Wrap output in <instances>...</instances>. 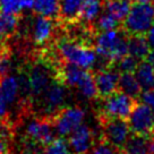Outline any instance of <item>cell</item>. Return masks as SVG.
Segmentation results:
<instances>
[{"label": "cell", "instance_id": "cell-10", "mask_svg": "<svg viewBox=\"0 0 154 154\" xmlns=\"http://www.w3.org/2000/svg\"><path fill=\"white\" fill-rule=\"evenodd\" d=\"M54 126L53 121L49 119H33L27 124L25 128V134L27 140L33 144L47 146L54 140Z\"/></svg>", "mask_w": 154, "mask_h": 154}, {"label": "cell", "instance_id": "cell-30", "mask_svg": "<svg viewBox=\"0 0 154 154\" xmlns=\"http://www.w3.org/2000/svg\"><path fill=\"white\" fill-rule=\"evenodd\" d=\"M149 154H154V134L149 137Z\"/></svg>", "mask_w": 154, "mask_h": 154}, {"label": "cell", "instance_id": "cell-23", "mask_svg": "<svg viewBox=\"0 0 154 154\" xmlns=\"http://www.w3.org/2000/svg\"><path fill=\"white\" fill-rule=\"evenodd\" d=\"M95 26L100 32L109 31V29H116L121 27V22H119L111 14L103 10L100 14V16L97 17V19L95 20Z\"/></svg>", "mask_w": 154, "mask_h": 154}, {"label": "cell", "instance_id": "cell-21", "mask_svg": "<svg viewBox=\"0 0 154 154\" xmlns=\"http://www.w3.org/2000/svg\"><path fill=\"white\" fill-rule=\"evenodd\" d=\"M76 88L82 94L83 97L87 100H94L97 99V90H96L95 79L92 72L86 70L82 79L76 85Z\"/></svg>", "mask_w": 154, "mask_h": 154}, {"label": "cell", "instance_id": "cell-16", "mask_svg": "<svg viewBox=\"0 0 154 154\" xmlns=\"http://www.w3.org/2000/svg\"><path fill=\"white\" fill-rule=\"evenodd\" d=\"M103 7L104 0H84L79 23H84L86 25L95 23L97 17L103 11Z\"/></svg>", "mask_w": 154, "mask_h": 154}, {"label": "cell", "instance_id": "cell-36", "mask_svg": "<svg viewBox=\"0 0 154 154\" xmlns=\"http://www.w3.org/2000/svg\"><path fill=\"white\" fill-rule=\"evenodd\" d=\"M131 1H133V2H134V0H131Z\"/></svg>", "mask_w": 154, "mask_h": 154}, {"label": "cell", "instance_id": "cell-34", "mask_svg": "<svg viewBox=\"0 0 154 154\" xmlns=\"http://www.w3.org/2000/svg\"><path fill=\"white\" fill-rule=\"evenodd\" d=\"M5 42H7V41H5V40H2V38H1V36H0V47H1V45H2L4 43H5Z\"/></svg>", "mask_w": 154, "mask_h": 154}, {"label": "cell", "instance_id": "cell-26", "mask_svg": "<svg viewBox=\"0 0 154 154\" xmlns=\"http://www.w3.org/2000/svg\"><path fill=\"white\" fill-rule=\"evenodd\" d=\"M140 61L137 60L130 54H127L124 58H121L118 63H116V67L119 72H134Z\"/></svg>", "mask_w": 154, "mask_h": 154}, {"label": "cell", "instance_id": "cell-35", "mask_svg": "<svg viewBox=\"0 0 154 154\" xmlns=\"http://www.w3.org/2000/svg\"><path fill=\"white\" fill-rule=\"evenodd\" d=\"M152 6L154 7V0H152Z\"/></svg>", "mask_w": 154, "mask_h": 154}, {"label": "cell", "instance_id": "cell-28", "mask_svg": "<svg viewBox=\"0 0 154 154\" xmlns=\"http://www.w3.org/2000/svg\"><path fill=\"white\" fill-rule=\"evenodd\" d=\"M140 99L143 103H145L146 106H149L154 111V88L146 90L143 93H140Z\"/></svg>", "mask_w": 154, "mask_h": 154}, {"label": "cell", "instance_id": "cell-2", "mask_svg": "<svg viewBox=\"0 0 154 154\" xmlns=\"http://www.w3.org/2000/svg\"><path fill=\"white\" fill-rule=\"evenodd\" d=\"M94 49L102 63L111 67L128 54V34L120 27L102 31L96 34Z\"/></svg>", "mask_w": 154, "mask_h": 154}, {"label": "cell", "instance_id": "cell-31", "mask_svg": "<svg viewBox=\"0 0 154 154\" xmlns=\"http://www.w3.org/2000/svg\"><path fill=\"white\" fill-rule=\"evenodd\" d=\"M145 60L149 61L152 66H154V49H151V50H149V54H147V57H146Z\"/></svg>", "mask_w": 154, "mask_h": 154}, {"label": "cell", "instance_id": "cell-24", "mask_svg": "<svg viewBox=\"0 0 154 154\" xmlns=\"http://www.w3.org/2000/svg\"><path fill=\"white\" fill-rule=\"evenodd\" d=\"M72 149L69 147L68 140L63 137H59L53 140L47 146H44L43 154H70Z\"/></svg>", "mask_w": 154, "mask_h": 154}, {"label": "cell", "instance_id": "cell-15", "mask_svg": "<svg viewBox=\"0 0 154 154\" xmlns=\"http://www.w3.org/2000/svg\"><path fill=\"white\" fill-rule=\"evenodd\" d=\"M151 47L145 35H128V54L137 60H145Z\"/></svg>", "mask_w": 154, "mask_h": 154}, {"label": "cell", "instance_id": "cell-18", "mask_svg": "<svg viewBox=\"0 0 154 154\" xmlns=\"http://www.w3.org/2000/svg\"><path fill=\"white\" fill-rule=\"evenodd\" d=\"M134 74L142 87V91L154 88V66H152L149 61L142 60Z\"/></svg>", "mask_w": 154, "mask_h": 154}, {"label": "cell", "instance_id": "cell-1", "mask_svg": "<svg viewBox=\"0 0 154 154\" xmlns=\"http://www.w3.org/2000/svg\"><path fill=\"white\" fill-rule=\"evenodd\" d=\"M53 45L60 58L67 63H74L87 70L94 68L97 63V53L94 47L82 40L63 35L61 31Z\"/></svg>", "mask_w": 154, "mask_h": 154}, {"label": "cell", "instance_id": "cell-33", "mask_svg": "<svg viewBox=\"0 0 154 154\" xmlns=\"http://www.w3.org/2000/svg\"><path fill=\"white\" fill-rule=\"evenodd\" d=\"M134 2H138V4H152V0H134Z\"/></svg>", "mask_w": 154, "mask_h": 154}, {"label": "cell", "instance_id": "cell-3", "mask_svg": "<svg viewBox=\"0 0 154 154\" xmlns=\"http://www.w3.org/2000/svg\"><path fill=\"white\" fill-rule=\"evenodd\" d=\"M60 31L61 26L57 18L34 13L29 26V40L34 47L38 48V50L49 48L54 43Z\"/></svg>", "mask_w": 154, "mask_h": 154}, {"label": "cell", "instance_id": "cell-14", "mask_svg": "<svg viewBox=\"0 0 154 154\" xmlns=\"http://www.w3.org/2000/svg\"><path fill=\"white\" fill-rule=\"evenodd\" d=\"M23 14H8L0 11V36L2 40L8 41L16 36L20 27Z\"/></svg>", "mask_w": 154, "mask_h": 154}, {"label": "cell", "instance_id": "cell-32", "mask_svg": "<svg viewBox=\"0 0 154 154\" xmlns=\"http://www.w3.org/2000/svg\"><path fill=\"white\" fill-rule=\"evenodd\" d=\"M6 143H5V140H4V138L0 136V154H6Z\"/></svg>", "mask_w": 154, "mask_h": 154}, {"label": "cell", "instance_id": "cell-7", "mask_svg": "<svg viewBox=\"0 0 154 154\" xmlns=\"http://www.w3.org/2000/svg\"><path fill=\"white\" fill-rule=\"evenodd\" d=\"M54 130L60 137L69 136L85 118V111L79 106L63 108L52 116Z\"/></svg>", "mask_w": 154, "mask_h": 154}, {"label": "cell", "instance_id": "cell-13", "mask_svg": "<svg viewBox=\"0 0 154 154\" xmlns=\"http://www.w3.org/2000/svg\"><path fill=\"white\" fill-rule=\"evenodd\" d=\"M84 0H59L57 20L61 26L79 22Z\"/></svg>", "mask_w": 154, "mask_h": 154}, {"label": "cell", "instance_id": "cell-8", "mask_svg": "<svg viewBox=\"0 0 154 154\" xmlns=\"http://www.w3.org/2000/svg\"><path fill=\"white\" fill-rule=\"evenodd\" d=\"M127 120L131 133L146 137L154 134V111L145 103L137 102Z\"/></svg>", "mask_w": 154, "mask_h": 154}, {"label": "cell", "instance_id": "cell-12", "mask_svg": "<svg viewBox=\"0 0 154 154\" xmlns=\"http://www.w3.org/2000/svg\"><path fill=\"white\" fill-rule=\"evenodd\" d=\"M94 131L85 124H82L69 135L68 144L74 154H87L95 143Z\"/></svg>", "mask_w": 154, "mask_h": 154}, {"label": "cell", "instance_id": "cell-17", "mask_svg": "<svg viewBox=\"0 0 154 154\" xmlns=\"http://www.w3.org/2000/svg\"><path fill=\"white\" fill-rule=\"evenodd\" d=\"M120 154H149V137L133 133L120 149Z\"/></svg>", "mask_w": 154, "mask_h": 154}, {"label": "cell", "instance_id": "cell-22", "mask_svg": "<svg viewBox=\"0 0 154 154\" xmlns=\"http://www.w3.org/2000/svg\"><path fill=\"white\" fill-rule=\"evenodd\" d=\"M58 10L59 0H34L33 11L35 14L57 18Z\"/></svg>", "mask_w": 154, "mask_h": 154}, {"label": "cell", "instance_id": "cell-11", "mask_svg": "<svg viewBox=\"0 0 154 154\" xmlns=\"http://www.w3.org/2000/svg\"><path fill=\"white\" fill-rule=\"evenodd\" d=\"M112 67L99 69L95 72H93L96 90H97V97L100 99L106 97L111 95L112 93H115L116 91H118L120 72L117 68Z\"/></svg>", "mask_w": 154, "mask_h": 154}, {"label": "cell", "instance_id": "cell-27", "mask_svg": "<svg viewBox=\"0 0 154 154\" xmlns=\"http://www.w3.org/2000/svg\"><path fill=\"white\" fill-rule=\"evenodd\" d=\"M24 0H0V11L8 14H23Z\"/></svg>", "mask_w": 154, "mask_h": 154}, {"label": "cell", "instance_id": "cell-4", "mask_svg": "<svg viewBox=\"0 0 154 154\" xmlns=\"http://www.w3.org/2000/svg\"><path fill=\"white\" fill-rule=\"evenodd\" d=\"M154 24V7L152 4L133 2L121 29L128 35H146Z\"/></svg>", "mask_w": 154, "mask_h": 154}, {"label": "cell", "instance_id": "cell-6", "mask_svg": "<svg viewBox=\"0 0 154 154\" xmlns=\"http://www.w3.org/2000/svg\"><path fill=\"white\" fill-rule=\"evenodd\" d=\"M101 127V137L120 149L130 136V127L127 119L97 117Z\"/></svg>", "mask_w": 154, "mask_h": 154}, {"label": "cell", "instance_id": "cell-25", "mask_svg": "<svg viewBox=\"0 0 154 154\" xmlns=\"http://www.w3.org/2000/svg\"><path fill=\"white\" fill-rule=\"evenodd\" d=\"M87 154H120V149L106 140H96Z\"/></svg>", "mask_w": 154, "mask_h": 154}, {"label": "cell", "instance_id": "cell-19", "mask_svg": "<svg viewBox=\"0 0 154 154\" xmlns=\"http://www.w3.org/2000/svg\"><path fill=\"white\" fill-rule=\"evenodd\" d=\"M118 90L134 99H138L142 92V87L134 72H120Z\"/></svg>", "mask_w": 154, "mask_h": 154}, {"label": "cell", "instance_id": "cell-5", "mask_svg": "<svg viewBox=\"0 0 154 154\" xmlns=\"http://www.w3.org/2000/svg\"><path fill=\"white\" fill-rule=\"evenodd\" d=\"M100 100L102 102L97 117L122 118V119H128L134 106L138 102L137 99L127 95L119 90L112 93L111 95Z\"/></svg>", "mask_w": 154, "mask_h": 154}, {"label": "cell", "instance_id": "cell-9", "mask_svg": "<svg viewBox=\"0 0 154 154\" xmlns=\"http://www.w3.org/2000/svg\"><path fill=\"white\" fill-rule=\"evenodd\" d=\"M67 85L60 79L54 78L40 99H42L44 111L49 115L53 116L60 109H63V104L67 100Z\"/></svg>", "mask_w": 154, "mask_h": 154}, {"label": "cell", "instance_id": "cell-20", "mask_svg": "<svg viewBox=\"0 0 154 154\" xmlns=\"http://www.w3.org/2000/svg\"><path fill=\"white\" fill-rule=\"evenodd\" d=\"M133 5L131 0H104L103 10L111 14L119 22H124Z\"/></svg>", "mask_w": 154, "mask_h": 154}, {"label": "cell", "instance_id": "cell-29", "mask_svg": "<svg viewBox=\"0 0 154 154\" xmlns=\"http://www.w3.org/2000/svg\"><path fill=\"white\" fill-rule=\"evenodd\" d=\"M146 38H147V41H149V44L151 49H154V24L152 25V27L149 29V32L146 33Z\"/></svg>", "mask_w": 154, "mask_h": 154}]
</instances>
